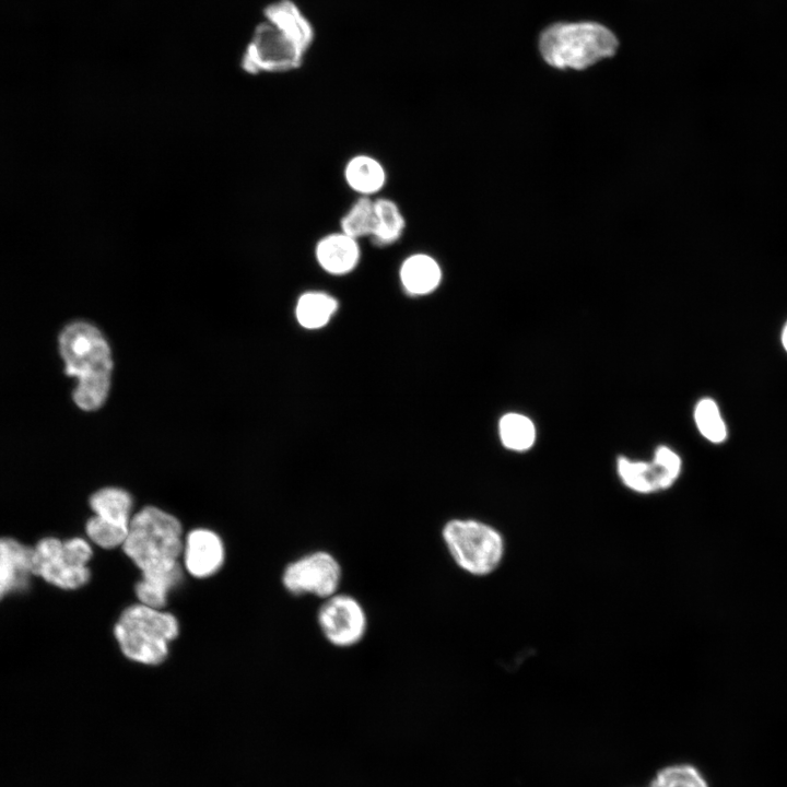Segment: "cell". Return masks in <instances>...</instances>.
Segmentation results:
<instances>
[{
    "label": "cell",
    "mask_w": 787,
    "mask_h": 787,
    "mask_svg": "<svg viewBox=\"0 0 787 787\" xmlns=\"http://www.w3.org/2000/svg\"><path fill=\"white\" fill-rule=\"evenodd\" d=\"M314 24L293 0H275L262 10L240 58L250 75L297 70L314 45Z\"/></svg>",
    "instance_id": "1"
},
{
    "label": "cell",
    "mask_w": 787,
    "mask_h": 787,
    "mask_svg": "<svg viewBox=\"0 0 787 787\" xmlns=\"http://www.w3.org/2000/svg\"><path fill=\"white\" fill-rule=\"evenodd\" d=\"M58 343L66 374L78 379L74 402L86 411L99 408L108 395L113 369L106 340L93 325L75 321L62 329Z\"/></svg>",
    "instance_id": "2"
},
{
    "label": "cell",
    "mask_w": 787,
    "mask_h": 787,
    "mask_svg": "<svg viewBox=\"0 0 787 787\" xmlns=\"http://www.w3.org/2000/svg\"><path fill=\"white\" fill-rule=\"evenodd\" d=\"M122 547L142 574L173 571L183 550L181 525L158 508L144 507L131 518Z\"/></svg>",
    "instance_id": "3"
},
{
    "label": "cell",
    "mask_w": 787,
    "mask_h": 787,
    "mask_svg": "<svg viewBox=\"0 0 787 787\" xmlns=\"http://www.w3.org/2000/svg\"><path fill=\"white\" fill-rule=\"evenodd\" d=\"M539 48L551 67L583 70L611 57L618 40L610 30L597 23H559L543 31Z\"/></svg>",
    "instance_id": "4"
},
{
    "label": "cell",
    "mask_w": 787,
    "mask_h": 787,
    "mask_svg": "<svg viewBox=\"0 0 787 787\" xmlns=\"http://www.w3.org/2000/svg\"><path fill=\"white\" fill-rule=\"evenodd\" d=\"M178 634L174 615L145 604L127 608L115 625V635L121 651L128 658L157 665L167 655V646Z\"/></svg>",
    "instance_id": "5"
},
{
    "label": "cell",
    "mask_w": 787,
    "mask_h": 787,
    "mask_svg": "<svg viewBox=\"0 0 787 787\" xmlns=\"http://www.w3.org/2000/svg\"><path fill=\"white\" fill-rule=\"evenodd\" d=\"M444 544L456 565L469 575L489 576L505 555L503 535L477 519H450L442 529Z\"/></svg>",
    "instance_id": "6"
},
{
    "label": "cell",
    "mask_w": 787,
    "mask_h": 787,
    "mask_svg": "<svg viewBox=\"0 0 787 787\" xmlns=\"http://www.w3.org/2000/svg\"><path fill=\"white\" fill-rule=\"evenodd\" d=\"M342 580L339 561L328 551H314L290 563L282 582L293 595H313L326 599L338 592Z\"/></svg>",
    "instance_id": "7"
},
{
    "label": "cell",
    "mask_w": 787,
    "mask_h": 787,
    "mask_svg": "<svg viewBox=\"0 0 787 787\" xmlns=\"http://www.w3.org/2000/svg\"><path fill=\"white\" fill-rule=\"evenodd\" d=\"M324 600L317 613L324 637L336 647L357 645L367 631V615L363 606L346 594L337 592Z\"/></svg>",
    "instance_id": "8"
},
{
    "label": "cell",
    "mask_w": 787,
    "mask_h": 787,
    "mask_svg": "<svg viewBox=\"0 0 787 787\" xmlns=\"http://www.w3.org/2000/svg\"><path fill=\"white\" fill-rule=\"evenodd\" d=\"M616 470L627 489L639 494H651L673 485L681 472V459L669 447L659 446L651 462L620 457Z\"/></svg>",
    "instance_id": "9"
},
{
    "label": "cell",
    "mask_w": 787,
    "mask_h": 787,
    "mask_svg": "<svg viewBox=\"0 0 787 787\" xmlns=\"http://www.w3.org/2000/svg\"><path fill=\"white\" fill-rule=\"evenodd\" d=\"M317 265L328 274L341 277L353 272L361 262L360 240L340 230L321 236L314 249Z\"/></svg>",
    "instance_id": "10"
},
{
    "label": "cell",
    "mask_w": 787,
    "mask_h": 787,
    "mask_svg": "<svg viewBox=\"0 0 787 787\" xmlns=\"http://www.w3.org/2000/svg\"><path fill=\"white\" fill-rule=\"evenodd\" d=\"M33 548L11 538H0V599L9 592L27 586L35 575Z\"/></svg>",
    "instance_id": "11"
},
{
    "label": "cell",
    "mask_w": 787,
    "mask_h": 787,
    "mask_svg": "<svg viewBox=\"0 0 787 787\" xmlns=\"http://www.w3.org/2000/svg\"><path fill=\"white\" fill-rule=\"evenodd\" d=\"M399 280L403 290L412 296H424L438 289L443 279L439 261L428 252L408 255L400 263Z\"/></svg>",
    "instance_id": "12"
},
{
    "label": "cell",
    "mask_w": 787,
    "mask_h": 787,
    "mask_svg": "<svg viewBox=\"0 0 787 787\" xmlns=\"http://www.w3.org/2000/svg\"><path fill=\"white\" fill-rule=\"evenodd\" d=\"M223 559V544L214 532L196 529L188 535L185 564L191 575L202 578L214 574L221 567Z\"/></svg>",
    "instance_id": "13"
},
{
    "label": "cell",
    "mask_w": 787,
    "mask_h": 787,
    "mask_svg": "<svg viewBox=\"0 0 787 787\" xmlns=\"http://www.w3.org/2000/svg\"><path fill=\"white\" fill-rule=\"evenodd\" d=\"M385 165L375 156L357 153L343 167V179L350 190L359 197L374 198L387 184Z\"/></svg>",
    "instance_id": "14"
},
{
    "label": "cell",
    "mask_w": 787,
    "mask_h": 787,
    "mask_svg": "<svg viewBox=\"0 0 787 787\" xmlns=\"http://www.w3.org/2000/svg\"><path fill=\"white\" fill-rule=\"evenodd\" d=\"M131 496L121 489L106 488L90 498L94 517L102 524L122 531H129Z\"/></svg>",
    "instance_id": "15"
},
{
    "label": "cell",
    "mask_w": 787,
    "mask_h": 787,
    "mask_svg": "<svg viewBox=\"0 0 787 787\" xmlns=\"http://www.w3.org/2000/svg\"><path fill=\"white\" fill-rule=\"evenodd\" d=\"M375 225L372 242L380 247L398 243L406 231L407 222L399 204L387 197L374 198Z\"/></svg>",
    "instance_id": "16"
},
{
    "label": "cell",
    "mask_w": 787,
    "mask_h": 787,
    "mask_svg": "<svg viewBox=\"0 0 787 787\" xmlns=\"http://www.w3.org/2000/svg\"><path fill=\"white\" fill-rule=\"evenodd\" d=\"M338 308V301L321 291L302 294L296 303L295 315L301 326L307 329L324 327Z\"/></svg>",
    "instance_id": "17"
},
{
    "label": "cell",
    "mask_w": 787,
    "mask_h": 787,
    "mask_svg": "<svg viewBox=\"0 0 787 787\" xmlns=\"http://www.w3.org/2000/svg\"><path fill=\"white\" fill-rule=\"evenodd\" d=\"M181 568L164 573L142 574V579L136 585V594L142 604L160 610L166 603V596L171 588L181 579Z\"/></svg>",
    "instance_id": "18"
},
{
    "label": "cell",
    "mask_w": 787,
    "mask_h": 787,
    "mask_svg": "<svg viewBox=\"0 0 787 787\" xmlns=\"http://www.w3.org/2000/svg\"><path fill=\"white\" fill-rule=\"evenodd\" d=\"M63 549V544H62ZM37 576L62 589H75L87 583L90 571L87 566H77L66 560L61 553L54 560L38 566Z\"/></svg>",
    "instance_id": "19"
},
{
    "label": "cell",
    "mask_w": 787,
    "mask_h": 787,
    "mask_svg": "<svg viewBox=\"0 0 787 787\" xmlns=\"http://www.w3.org/2000/svg\"><path fill=\"white\" fill-rule=\"evenodd\" d=\"M374 225V198L368 197H357L339 221L340 231L357 240L371 238Z\"/></svg>",
    "instance_id": "20"
},
{
    "label": "cell",
    "mask_w": 787,
    "mask_h": 787,
    "mask_svg": "<svg viewBox=\"0 0 787 787\" xmlns=\"http://www.w3.org/2000/svg\"><path fill=\"white\" fill-rule=\"evenodd\" d=\"M498 431L503 445L512 450H527L536 441L535 424L520 413H507L502 416Z\"/></svg>",
    "instance_id": "21"
},
{
    "label": "cell",
    "mask_w": 787,
    "mask_h": 787,
    "mask_svg": "<svg viewBox=\"0 0 787 787\" xmlns=\"http://www.w3.org/2000/svg\"><path fill=\"white\" fill-rule=\"evenodd\" d=\"M694 419L701 434L712 443H721L727 428L718 406L710 398L700 400L694 410Z\"/></svg>",
    "instance_id": "22"
},
{
    "label": "cell",
    "mask_w": 787,
    "mask_h": 787,
    "mask_svg": "<svg viewBox=\"0 0 787 787\" xmlns=\"http://www.w3.org/2000/svg\"><path fill=\"white\" fill-rule=\"evenodd\" d=\"M649 787H708V785L694 766L676 764L660 770Z\"/></svg>",
    "instance_id": "23"
},
{
    "label": "cell",
    "mask_w": 787,
    "mask_h": 787,
    "mask_svg": "<svg viewBox=\"0 0 787 787\" xmlns=\"http://www.w3.org/2000/svg\"><path fill=\"white\" fill-rule=\"evenodd\" d=\"M782 342H783L785 350L787 351V324L785 325L783 333H782Z\"/></svg>",
    "instance_id": "24"
}]
</instances>
